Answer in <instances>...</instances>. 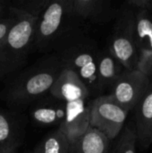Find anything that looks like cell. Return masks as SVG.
I'll use <instances>...</instances> for the list:
<instances>
[{"mask_svg": "<svg viewBox=\"0 0 152 153\" xmlns=\"http://www.w3.org/2000/svg\"><path fill=\"white\" fill-rule=\"evenodd\" d=\"M63 67L53 54L44 55L5 80L0 98L10 109L21 111L49 94Z\"/></svg>", "mask_w": 152, "mask_h": 153, "instance_id": "cell-1", "label": "cell"}, {"mask_svg": "<svg viewBox=\"0 0 152 153\" xmlns=\"http://www.w3.org/2000/svg\"><path fill=\"white\" fill-rule=\"evenodd\" d=\"M99 51L97 41L90 37L82 25L68 31L56 45L53 54L63 68L75 73L88 88L90 96L101 95L97 74Z\"/></svg>", "mask_w": 152, "mask_h": 153, "instance_id": "cell-2", "label": "cell"}, {"mask_svg": "<svg viewBox=\"0 0 152 153\" xmlns=\"http://www.w3.org/2000/svg\"><path fill=\"white\" fill-rule=\"evenodd\" d=\"M9 9L15 16V22L0 41V80H6L23 69L33 51L37 18L10 6Z\"/></svg>", "mask_w": 152, "mask_h": 153, "instance_id": "cell-3", "label": "cell"}, {"mask_svg": "<svg viewBox=\"0 0 152 153\" xmlns=\"http://www.w3.org/2000/svg\"><path fill=\"white\" fill-rule=\"evenodd\" d=\"M79 26L81 22L73 15L70 0H51L36 20L33 50L44 55L51 54L56 43Z\"/></svg>", "mask_w": 152, "mask_h": 153, "instance_id": "cell-4", "label": "cell"}, {"mask_svg": "<svg viewBox=\"0 0 152 153\" xmlns=\"http://www.w3.org/2000/svg\"><path fill=\"white\" fill-rule=\"evenodd\" d=\"M135 8L125 2L118 8L108 48L125 70L138 69L139 52L134 35Z\"/></svg>", "mask_w": 152, "mask_h": 153, "instance_id": "cell-5", "label": "cell"}, {"mask_svg": "<svg viewBox=\"0 0 152 153\" xmlns=\"http://www.w3.org/2000/svg\"><path fill=\"white\" fill-rule=\"evenodd\" d=\"M89 104L90 100L67 102L47 94L28 108L29 117L39 126L58 128L88 109Z\"/></svg>", "mask_w": 152, "mask_h": 153, "instance_id": "cell-6", "label": "cell"}, {"mask_svg": "<svg viewBox=\"0 0 152 153\" xmlns=\"http://www.w3.org/2000/svg\"><path fill=\"white\" fill-rule=\"evenodd\" d=\"M128 114L109 94H101L90 100V126L101 132L110 141L118 137Z\"/></svg>", "mask_w": 152, "mask_h": 153, "instance_id": "cell-7", "label": "cell"}, {"mask_svg": "<svg viewBox=\"0 0 152 153\" xmlns=\"http://www.w3.org/2000/svg\"><path fill=\"white\" fill-rule=\"evenodd\" d=\"M151 78L139 69L125 70L110 87L109 95L124 109H134L145 93Z\"/></svg>", "mask_w": 152, "mask_h": 153, "instance_id": "cell-8", "label": "cell"}, {"mask_svg": "<svg viewBox=\"0 0 152 153\" xmlns=\"http://www.w3.org/2000/svg\"><path fill=\"white\" fill-rule=\"evenodd\" d=\"M27 117L21 112L0 108V153H18L23 144Z\"/></svg>", "mask_w": 152, "mask_h": 153, "instance_id": "cell-9", "label": "cell"}, {"mask_svg": "<svg viewBox=\"0 0 152 153\" xmlns=\"http://www.w3.org/2000/svg\"><path fill=\"white\" fill-rule=\"evenodd\" d=\"M73 15L79 22L106 23L116 19L118 8L106 0H70Z\"/></svg>", "mask_w": 152, "mask_h": 153, "instance_id": "cell-10", "label": "cell"}, {"mask_svg": "<svg viewBox=\"0 0 152 153\" xmlns=\"http://www.w3.org/2000/svg\"><path fill=\"white\" fill-rule=\"evenodd\" d=\"M49 94L67 102L87 101L90 91L79 76L72 70L63 68L50 89Z\"/></svg>", "mask_w": 152, "mask_h": 153, "instance_id": "cell-11", "label": "cell"}, {"mask_svg": "<svg viewBox=\"0 0 152 153\" xmlns=\"http://www.w3.org/2000/svg\"><path fill=\"white\" fill-rule=\"evenodd\" d=\"M137 144L145 151L152 144V77L150 84L134 108Z\"/></svg>", "mask_w": 152, "mask_h": 153, "instance_id": "cell-12", "label": "cell"}, {"mask_svg": "<svg viewBox=\"0 0 152 153\" xmlns=\"http://www.w3.org/2000/svg\"><path fill=\"white\" fill-rule=\"evenodd\" d=\"M124 71V66L110 53L107 47L99 48L97 58V74L102 93L106 90L110 89Z\"/></svg>", "mask_w": 152, "mask_h": 153, "instance_id": "cell-13", "label": "cell"}, {"mask_svg": "<svg viewBox=\"0 0 152 153\" xmlns=\"http://www.w3.org/2000/svg\"><path fill=\"white\" fill-rule=\"evenodd\" d=\"M134 35L140 61L152 51V14L144 9L135 8Z\"/></svg>", "mask_w": 152, "mask_h": 153, "instance_id": "cell-14", "label": "cell"}, {"mask_svg": "<svg viewBox=\"0 0 152 153\" xmlns=\"http://www.w3.org/2000/svg\"><path fill=\"white\" fill-rule=\"evenodd\" d=\"M74 150L77 153H109L110 140L101 132L90 126Z\"/></svg>", "mask_w": 152, "mask_h": 153, "instance_id": "cell-15", "label": "cell"}, {"mask_svg": "<svg viewBox=\"0 0 152 153\" xmlns=\"http://www.w3.org/2000/svg\"><path fill=\"white\" fill-rule=\"evenodd\" d=\"M32 153H73V151L66 136L56 128L40 140Z\"/></svg>", "mask_w": 152, "mask_h": 153, "instance_id": "cell-16", "label": "cell"}, {"mask_svg": "<svg viewBox=\"0 0 152 153\" xmlns=\"http://www.w3.org/2000/svg\"><path fill=\"white\" fill-rule=\"evenodd\" d=\"M89 111H90V104H89L88 109H86L84 112H82L81 115H79L72 122L57 128L68 139L73 152L79 140L82 138V136L86 133V131L90 127Z\"/></svg>", "mask_w": 152, "mask_h": 153, "instance_id": "cell-17", "label": "cell"}, {"mask_svg": "<svg viewBox=\"0 0 152 153\" xmlns=\"http://www.w3.org/2000/svg\"><path fill=\"white\" fill-rule=\"evenodd\" d=\"M137 138L133 128L126 126L117 137L109 153H136Z\"/></svg>", "mask_w": 152, "mask_h": 153, "instance_id": "cell-18", "label": "cell"}, {"mask_svg": "<svg viewBox=\"0 0 152 153\" xmlns=\"http://www.w3.org/2000/svg\"><path fill=\"white\" fill-rule=\"evenodd\" d=\"M50 2L51 0H13L9 1V6L38 18Z\"/></svg>", "mask_w": 152, "mask_h": 153, "instance_id": "cell-19", "label": "cell"}, {"mask_svg": "<svg viewBox=\"0 0 152 153\" xmlns=\"http://www.w3.org/2000/svg\"><path fill=\"white\" fill-rule=\"evenodd\" d=\"M10 10V9H9ZM15 22V16L10 10V15L3 20L0 21V41L4 38V36L7 34L11 27Z\"/></svg>", "mask_w": 152, "mask_h": 153, "instance_id": "cell-20", "label": "cell"}, {"mask_svg": "<svg viewBox=\"0 0 152 153\" xmlns=\"http://www.w3.org/2000/svg\"><path fill=\"white\" fill-rule=\"evenodd\" d=\"M138 69L150 78L152 77V51L143 59L139 61Z\"/></svg>", "mask_w": 152, "mask_h": 153, "instance_id": "cell-21", "label": "cell"}, {"mask_svg": "<svg viewBox=\"0 0 152 153\" xmlns=\"http://www.w3.org/2000/svg\"><path fill=\"white\" fill-rule=\"evenodd\" d=\"M125 3L133 8L144 9L152 14V0H127Z\"/></svg>", "mask_w": 152, "mask_h": 153, "instance_id": "cell-22", "label": "cell"}, {"mask_svg": "<svg viewBox=\"0 0 152 153\" xmlns=\"http://www.w3.org/2000/svg\"><path fill=\"white\" fill-rule=\"evenodd\" d=\"M9 15H10L9 1L0 0V21L8 17Z\"/></svg>", "mask_w": 152, "mask_h": 153, "instance_id": "cell-23", "label": "cell"}, {"mask_svg": "<svg viewBox=\"0 0 152 153\" xmlns=\"http://www.w3.org/2000/svg\"><path fill=\"white\" fill-rule=\"evenodd\" d=\"M24 153H32V152H25Z\"/></svg>", "mask_w": 152, "mask_h": 153, "instance_id": "cell-24", "label": "cell"}, {"mask_svg": "<svg viewBox=\"0 0 152 153\" xmlns=\"http://www.w3.org/2000/svg\"><path fill=\"white\" fill-rule=\"evenodd\" d=\"M73 153H77V152H76V150H74V152H73Z\"/></svg>", "mask_w": 152, "mask_h": 153, "instance_id": "cell-25", "label": "cell"}]
</instances>
